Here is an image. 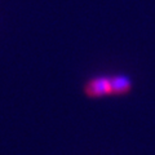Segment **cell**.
I'll return each instance as SVG.
<instances>
[{
  "instance_id": "cell-1",
  "label": "cell",
  "mask_w": 155,
  "mask_h": 155,
  "mask_svg": "<svg viewBox=\"0 0 155 155\" xmlns=\"http://www.w3.org/2000/svg\"><path fill=\"white\" fill-rule=\"evenodd\" d=\"M84 92H85L87 96L91 97V98H97V97L113 94L110 78L100 76V78H94V79L89 80L88 84L85 85Z\"/></svg>"
},
{
  "instance_id": "cell-2",
  "label": "cell",
  "mask_w": 155,
  "mask_h": 155,
  "mask_svg": "<svg viewBox=\"0 0 155 155\" xmlns=\"http://www.w3.org/2000/svg\"><path fill=\"white\" fill-rule=\"evenodd\" d=\"M110 80H111V91H113V94L115 96L127 94L132 89V81L125 75L111 76Z\"/></svg>"
}]
</instances>
